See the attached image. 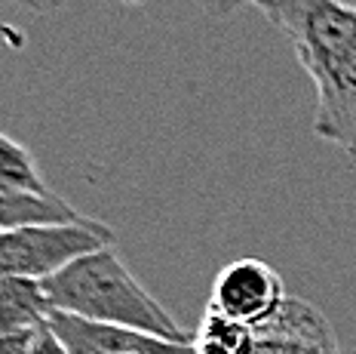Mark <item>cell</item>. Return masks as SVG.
Masks as SVG:
<instances>
[{
	"mask_svg": "<svg viewBox=\"0 0 356 354\" xmlns=\"http://www.w3.org/2000/svg\"><path fill=\"white\" fill-rule=\"evenodd\" d=\"M43 284H47L53 311H65L95 323H111V327L142 330V333L181 345H191L194 339L145 290V284L126 268L114 247L83 256Z\"/></svg>",
	"mask_w": 356,
	"mask_h": 354,
	"instance_id": "obj_2",
	"label": "cell"
},
{
	"mask_svg": "<svg viewBox=\"0 0 356 354\" xmlns=\"http://www.w3.org/2000/svg\"><path fill=\"white\" fill-rule=\"evenodd\" d=\"M255 354H344L335 327L314 302L289 296L277 314L255 330Z\"/></svg>",
	"mask_w": 356,
	"mask_h": 354,
	"instance_id": "obj_5",
	"label": "cell"
},
{
	"mask_svg": "<svg viewBox=\"0 0 356 354\" xmlns=\"http://www.w3.org/2000/svg\"><path fill=\"white\" fill-rule=\"evenodd\" d=\"M99 219L80 213L65 197L53 194H28V191L0 188V228H47V225H95Z\"/></svg>",
	"mask_w": 356,
	"mask_h": 354,
	"instance_id": "obj_7",
	"label": "cell"
},
{
	"mask_svg": "<svg viewBox=\"0 0 356 354\" xmlns=\"http://www.w3.org/2000/svg\"><path fill=\"white\" fill-rule=\"evenodd\" d=\"M16 3H25V6H31L34 13H56L58 6L65 3V0H16Z\"/></svg>",
	"mask_w": 356,
	"mask_h": 354,
	"instance_id": "obj_14",
	"label": "cell"
},
{
	"mask_svg": "<svg viewBox=\"0 0 356 354\" xmlns=\"http://www.w3.org/2000/svg\"><path fill=\"white\" fill-rule=\"evenodd\" d=\"M34 354H71V351L65 348L62 339L49 330V323H43L40 333H37V342H34Z\"/></svg>",
	"mask_w": 356,
	"mask_h": 354,
	"instance_id": "obj_13",
	"label": "cell"
},
{
	"mask_svg": "<svg viewBox=\"0 0 356 354\" xmlns=\"http://www.w3.org/2000/svg\"><path fill=\"white\" fill-rule=\"evenodd\" d=\"M197 3L209 19H227V16H234L243 3H252V0H197Z\"/></svg>",
	"mask_w": 356,
	"mask_h": 354,
	"instance_id": "obj_12",
	"label": "cell"
},
{
	"mask_svg": "<svg viewBox=\"0 0 356 354\" xmlns=\"http://www.w3.org/2000/svg\"><path fill=\"white\" fill-rule=\"evenodd\" d=\"M286 299L289 293L280 271L270 268L258 256H246V259L227 262L215 275L209 305L218 308L221 314L258 330L283 308Z\"/></svg>",
	"mask_w": 356,
	"mask_h": 354,
	"instance_id": "obj_4",
	"label": "cell"
},
{
	"mask_svg": "<svg viewBox=\"0 0 356 354\" xmlns=\"http://www.w3.org/2000/svg\"><path fill=\"white\" fill-rule=\"evenodd\" d=\"M114 243L117 234L105 222L16 228V231L0 234V271L13 277L49 280L77 259L108 249Z\"/></svg>",
	"mask_w": 356,
	"mask_h": 354,
	"instance_id": "obj_3",
	"label": "cell"
},
{
	"mask_svg": "<svg viewBox=\"0 0 356 354\" xmlns=\"http://www.w3.org/2000/svg\"><path fill=\"white\" fill-rule=\"evenodd\" d=\"M252 6L292 43L314 80V132L356 157V3L252 0Z\"/></svg>",
	"mask_w": 356,
	"mask_h": 354,
	"instance_id": "obj_1",
	"label": "cell"
},
{
	"mask_svg": "<svg viewBox=\"0 0 356 354\" xmlns=\"http://www.w3.org/2000/svg\"><path fill=\"white\" fill-rule=\"evenodd\" d=\"M40 327L34 330H16V333L0 336V354H34V342Z\"/></svg>",
	"mask_w": 356,
	"mask_h": 354,
	"instance_id": "obj_11",
	"label": "cell"
},
{
	"mask_svg": "<svg viewBox=\"0 0 356 354\" xmlns=\"http://www.w3.org/2000/svg\"><path fill=\"white\" fill-rule=\"evenodd\" d=\"M53 314L47 284L34 277H0V336L43 327Z\"/></svg>",
	"mask_w": 356,
	"mask_h": 354,
	"instance_id": "obj_8",
	"label": "cell"
},
{
	"mask_svg": "<svg viewBox=\"0 0 356 354\" xmlns=\"http://www.w3.org/2000/svg\"><path fill=\"white\" fill-rule=\"evenodd\" d=\"M191 345L194 354H255V330L206 305Z\"/></svg>",
	"mask_w": 356,
	"mask_h": 354,
	"instance_id": "obj_9",
	"label": "cell"
},
{
	"mask_svg": "<svg viewBox=\"0 0 356 354\" xmlns=\"http://www.w3.org/2000/svg\"><path fill=\"white\" fill-rule=\"evenodd\" d=\"M0 188L6 191H28V194H53L47 179L37 169L34 154L19 145L10 132L0 136Z\"/></svg>",
	"mask_w": 356,
	"mask_h": 354,
	"instance_id": "obj_10",
	"label": "cell"
},
{
	"mask_svg": "<svg viewBox=\"0 0 356 354\" xmlns=\"http://www.w3.org/2000/svg\"><path fill=\"white\" fill-rule=\"evenodd\" d=\"M47 323L71 354H194V345L169 342L129 327L83 321L65 311H53Z\"/></svg>",
	"mask_w": 356,
	"mask_h": 354,
	"instance_id": "obj_6",
	"label": "cell"
}]
</instances>
